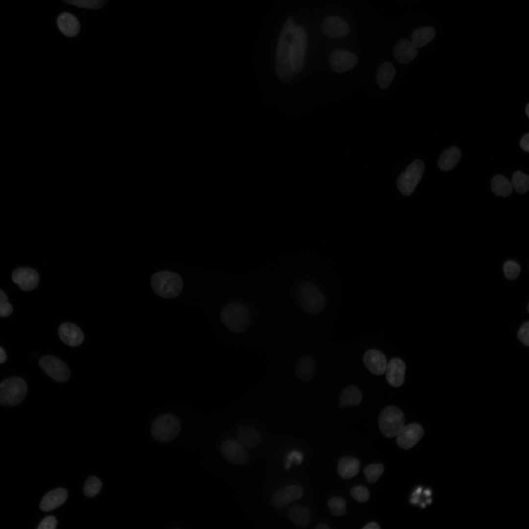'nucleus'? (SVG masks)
Instances as JSON below:
<instances>
[{"label":"nucleus","mask_w":529,"mask_h":529,"mask_svg":"<svg viewBox=\"0 0 529 529\" xmlns=\"http://www.w3.org/2000/svg\"><path fill=\"white\" fill-rule=\"evenodd\" d=\"M295 26L293 18L289 16L283 26L277 44L275 56L276 71L279 79L284 83L290 82L294 73L290 48Z\"/></svg>","instance_id":"1"},{"label":"nucleus","mask_w":529,"mask_h":529,"mask_svg":"<svg viewBox=\"0 0 529 529\" xmlns=\"http://www.w3.org/2000/svg\"><path fill=\"white\" fill-rule=\"evenodd\" d=\"M295 298L299 307L304 312L314 314L320 313L326 305V298L313 283L305 281L297 286Z\"/></svg>","instance_id":"2"},{"label":"nucleus","mask_w":529,"mask_h":529,"mask_svg":"<svg viewBox=\"0 0 529 529\" xmlns=\"http://www.w3.org/2000/svg\"><path fill=\"white\" fill-rule=\"evenodd\" d=\"M151 285L154 292L158 296L173 298L180 294L183 288V280L177 273L162 271L152 275Z\"/></svg>","instance_id":"3"},{"label":"nucleus","mask_w":529,"mask_h":529,"mask_svg":"<svg viewBox=\"0 0 529 529\" xmlns=\"http://www.w3.org/2000/svg\"><path fill=\"white\" fill-rule=\"evenodd\" d=\"M221 319L230 331L236 333L246 331L250 323L248 310L238 302H231L225 307L221 313Z\"/></svg>","instance_id":"4"},{"label":"nucleus","mask_w":529,"mask_h":529,"mask_svg":"<svg viewBox=\"0 0 529 529\" xmlns=\"http://www.w3.org/2000/svg\"><path fill=\"white\" fill-rule=\"evenodd\" d=\"M181 430L179 419L174 415L164 414L158 416L151 427L153 438L161 443H168L174 439Z\"/></svg>","instance_id":"5"},{"label":"nucleus","mask_w":529,"mask_h":529,"mask_svg":"<svg viewBox=\"0 0 529 529\" xmlns=\"http://www.w3.org/2000/svg\"><path fill=\"white\" fill-rule=\"evenodd\" d=\"M26 391V384L22 379H7L0 384V404L8 407L16 406L24 400Z\"/></svg>","instance_id":"6"},{"label":"nucleus","mask_w":529,"mask_h":529,"mask_svg":"<svg viewBox=\"0 0 529 529\" xmlns=\"http://www.w3.org/2000/svg\"><path fill=\"white\" fill-rule=\"evenodd\" d=\"M379 425L382 434L389 438L397 435L404 426L405 417L402 411L394 406H388L381 412Z\"/></svg>","instance_id":"7"},{"label":"nucleus","mask_w":529,"mask_h":529,"mask_svg":"<svg viewBox=\"0 0 529 529\" xmlns=\"http://www.w3.org/2000/svg\"><path fill=\"white\" fill-rule=\"evenodd\" d=\"M307 42V33L301 26H295L292 35L290 44V56L294 73H299L303 69Z\"/></svg>","instance_id":"8"},{"label":"nucleus","mask_w":529,"mask_h":529,"mask_svg":"<svg viewBox=\"0 0 529 529\" xmlns=\"http://www.w3.org/2000/svg\"><path fill=\"white\" fill-rule=\"evenodd\" d=\"M424 170V164L422 161H413L397 180V186L400 191L405 195L411 194L421 180Z\"/></svg>","instance_id":"9"},{"label":"nucleus","mask_w":529,"mask_h":529,"mask_svg":"<svg viewBox=\"0 0 529 529\" xmlns=\"http://www.w3.org/2000/svg\"><path fill=\"white\" fill-rule=\"evenodd\" d=\"M39 365L48 375L58 382H66L70 377V372L66 363L55 357L43 356L39 360Z\"/></svg>","instance_id":"10"},{"label":"nucleus","mask_w":529,"mask_h":529,"mask_svg":"<svg viewBox=\"0 0 529 529\" xmlns=\"http://www.w3.org/2000/svg\"><path fill=\"white\" fill-rule=\"evenodd\" d=\"M424 430L418 424L411 423L404 426L396 435V442L401 448H412L423 437Z\"/></svg>","instance_id":"11"},{"label":"nucleus","mask_w":529,"mask_h":529,"mask_svg":"<svg viewBox=\"0 0 529 529\" xmlns=\"http://www.w3.org/2000/svg\"><path fill=\"white\" fill-rule=\"evenodd\" d=\"M329 62L330 67L334 71L342 72L354 68L358 62V57L348 50L338 49L332 52Z\"/></svg>","instance_id":"12"},{"label":"nucleus","mask_w":529,"mask_h":529,"mask_svg":"<svg viewBox=\"0 0 529 529\" xmlns=\"http://www.w3.org/2000/svg\"><path fill=\"white\" fill-rule=\"evenodd\" d=\"M221 450L225 458L234 465H241L248 460L245 449L241 444L234 440H225L222 444Z\"/></svg>","instance_id":"13"},{"label":"nucleus","mask_w":529,"mask_h":529,"mask_svg":"<svg viewBox=\"0 0 529 529\" xmlns=\"http://www.w3.org/2000/svg\"><path fill=\"white\" fill-rule=\"evenodd\" d=\"M302 487L290 485L277 490L272 497V504L276 508L281 509L289 504L299 499L303 495Z\"/></svg>","instance_id":"14"},{"label":"nucleus","mask_w":529,"mask_h":529,"mask_svg":"<svg viewBox=\"0 0 529 529\" xmlns=\"http://www.w3.org/2000/svg\"><path fill=\"white\" fill-rule=\"evenodd\" d=\"M13 282L24 291L35 289L39 282L38 273L34 269L28 267H19L15 269L12 275Z\"/></svg>","instance_id":"15"},{"label":"nucleus","mask_w":529,"mask_h":529,"mask_svg":"<svg viewBox=\"0 0 529 529\" xmlns=\"http://www.w3.org/2000/svg\"><path fill=\"white\" fill-rule=\"evenodd\" d=\"M321 29L324 34L331 38L346 36L350 31L348 23L343 19L334 16L327 17L323 21Z\"/></svg>","instance_id":"16"},{"label":"nucleus","mask_w":529,"mask_h":529,"mask_svg":"<svg viewBox=\"0 0 529 529\" xmlns=\"http://www.w3.org/2000/svg\"><path fill=\"white\" fill-rule=\"evenodd\" d=\"M58 335L63 342L72 347L79 345L84 339L81 330L75 325L69 322L64 323L60 326Z\"/></svg>","instance_id":"17"},{"label":"nucleus","mask_w":529,"mask_h":529,"mask_svg":"<svg viewBox=\"0 0 529 529\" xmlns=\"http://www.w3.org/2000/svg\"><path fill=\"white\" fill-rule=\"evenodd\" d=\"M363 361L366 368L375 375H382L385 372L387 364L386 358L378 350L367 351L364 355Z\"/></svg>","instance_id":"18"},{"label":"nucleus","mask_w":529,"mask_h":529,"mask_svg":"<svg viewBox=\"0 0 529 529\" xmlns=\"http://www.w3.org/2000/svg\"><path fill=\"white\" fill-rule=\"evenodd\" d=\"M386 380L390 385L398 387L402 385L405 379L406 365L401 359L391 360L386 368Z\"/></svg>","instance_id":"19"},{"label":"nucleus","mask_w":529,"mask_h":529,"mask_svg":"<svg viewBox=\"0 0 529 529\" xmlns=\"http://www.w3.org/2000/svg\"><path fill=\"white\" fill-rule=\"evenodd\" d=\"M394 54L399 63L408 64L417 56V50L411 41L403 39L399 40L396 44L394 48Z\"/></svg>","instance_id":"20"},{"label":"nucleus","mask_w":529,"mask_h":529,"mask_svg":"<svg viewBox=\"0 0 529 529\" xmlns=\"http://www.w3.org/2000/svg\"><path fill=\"white\" fill-rule=\"evenodd\" d=\"M67 498V491L63 488L54 489L48 492L42 499L40 505L44 511L52 510L62 505Z\"/></svg>","instance_id":"21"},{"label":"nucleus","mask_w":529,"mask_h":529,"mask_svg":"<svg viewBox=\"0 0 529 529\" xmlns=\"http://www.w3.org/2000/svg\"><path fill=\"white\" fill-rule=\"evenodd\" d=\"M316 370V362L311 356L302 357L297 362L295 369L296 377L301 381L307 382L314 376Z\"/></svg>","instance_id":"22"},{"label":"nucleus","mask_w":529,"mask_h":529,"mask_svg":"<svg viewBox=\"0 0 529 529\" xmlns=\"http://www.w3.org/2000/svg\"><path fill=\"white\" fill-rule=\"evenodd\" d=\"M57 23L59 30L66 36H74L79 31V22L76 18L71 13H61L57 18Z\"/></svg>","instance_id":"23"},{"label":"nucleus","mask_w":529,"mask_h":529,"mask_svg":"<svg viewBox=\"0 0 529 529\" xmlns=\"http://www.w3.org/2000/svg\"><path fill=\"white\" fill-rule=\"evenodd\" d=\"M237 435L240 442L248 447L257 446L261 439L259 432L248 425L240 426L237 429Z\"/></svg>","instance_id":"24"},{"label":"nucleus","mask_w":529,"mask_h":529,"mask_svg":"<svg viewBox=\"0 0 529 529\" xmlns=\"http://www.w3.org/2000/svg\"><path fill=\"white\" fill-rule=\"evenodd\" d=\"M360 461L352 457L341 458L337 465V472L343 479H349L355 476L360 470Z\"/></svg>","instance_id":"25"},{"label":"nucleus","mask_w":529,"mask_h":529,"mask_svg":"<svg viewBox=\"0 0 529 529\" xmlns=\"http://www.w3.org/2000/svg\"><path fill=\"white\" fill-rule=\"evenodd\" d=\"M460 156V149L456 146H452L441 154L439 159L438 166L443 171L450 170L457 165Z\"/></svg>","instance_id":"26"},{"label":"nucleus","mask_w":529,"mask_h":529,"mask_svg":"<svg viewBox=\"0 0 529 529\" xmlns=\"http://www.w3.org/2000/svg\"><path fill=\"white\" fill-rule=\"evenodd\" d=\"M288 516L294 524L300 528L307 527L310 522V512L303 506H291L288 511Z\"/></svg>","instance_id":"27"},{"label":"nucleus","mask_w":529,"mask_h":529,"mask_svg":"<svg viewBox=\"0 0 529 529\" xmlns=\"http://www.w3.org/2000/svg\"><path fill=\"white\" fill-rule=\"evenodd\" d=\"M395 69L390 62H385L379 68L376 81L382 90H385L392 82L395 75Z\"/></svg>","instance_id":"28"},{"label":"nucleus","mask_w":529,"mask_h":529,"mask_svg":"<svg viewBox=\"0 0 529 529\" xmlns=\"http://www.w3.org/2000/svg\"><path fill=\"white\" fill-rule=\"evenodd\" d=\"M435 36V30L432 27L419 28L413 31L411 42L415 48H420L431 42Z\"/></svg>","instance_id":"29"},{"label":"nucleus","mask_w":529,"mask_h":529,"mask_svg":"<svg viewBox=\"0 0 529 529\" xmlns=\"http://www.w3.org/2000/svg\"><path fill=\"white\" fill-rule=\"evenodd\" d=\"M362 394L356 386H349L345 388L340 395L339 405L341 408L348 406H356L360 403Z\"/></svg>","instance_id":"30"},{"label":"nucleus","mask_w":529,"mask_h":529,"mask_svg":"<svg viewBox=\"0 0 529 529\" xmlns=\"http://www.w3.org/2000/svg\"><path fill=\"white\" fill-rule=\"evenodd\" d=\"M491 188L493 192L497 196L507 197L512 192V184L505 176L498 174L493 177L491 180Z\"/></svg>","instance_id":"31"},{"label":"nucleus","mask_w":529,"mask_h":529,"mask_svg":"<svg viewBox=\"0 0 529 529\" xmlns=\"http://www.w3.org/2000/svg\"><path fill=\"white\" fill-rule=\"evenodd\" d=\"M512 185L520 194L527 192L529 189V177L520 171L514 172L512 178Z\"/></svg>","instance_id":"32"},{"label":"nucleus","mask_w":529,"mask_h":529,"mask_svg":"<svg viewBox=\"0 0 529 529\" xmlns=\"http://www.w3.org/2000/svg\"><path fill=\"white\" fill-rule=\"evenodd\" d=\"M383 465L380 463L370 464L363 469L367 482L373 484L376 482L384 472Z\"/></svg>","instance_id":"33"},{"label":"nucleus","mask_w":529,"mask_h":529,"mask_svg":"<svg viewBox=\"0 0 529 529\" xmlns=\"http://www.w3.org/2000/svg\"><path fill=\"white\" fill-rule=\"evenodd\" d=\"M64 2L81 8L97 9L102 7L107 0H62Z\"/></svg>","instance_id":"34"},{"label":"nucleus","mask_w":529,"mask_h":529,"mask_svg":"<svg viewBox=\"0 0 529 529\" xmlns=\"http://www.w3.org/2000/svg\"><path fill=\"white\" fill-rule=\"evenodd\" d=\"M328 505L331 514L334 516H339L346 512V503L341 497L332 498L328 501Z\"/></svg>","instance_id":"35"},{"label":"nucleus","mask_w":529,"mask_h":529,"mask_svg":"<svg viewBox=\"0 0 529 529\" xmlns=\"http://www.w3.org/2000/svg\"><path fill=\"white\" fill-rule=\"evenodd\" d=\"M101 488V483L100 480L95 477H91L85 482L84 492L86 496L92 497L98 494Z\"/></svg>","instance_id":"36"},{"label":"nucleus","mask_w":529,"mask_h":529,"mask_svg":"<svg viewBox=\"0 0 529 529\" xmlns=\"http://www.w3.org/2000/svg\"><path fill=\"white\" fill-rule=\"evenodd\" d=\"M351 496L357 502L364 503L369 499V492L368 489L363 485H358L353 487L350 491Z\"/></svg>","instance_id":"37"},{"label":"nucleus","mask_w":529,"mask_h":529,"mask_svg":"<svg viewBox=\"0 0 529 529\" xmlns=\"http://www.w3.org/2000/svg\"><path fill=\"white\" fill-rule=\"evenodd\" d=\"M505 276L509 279H514L519 275L521 268L519 264L513 261L506 262L503 266Z\"/></svg>","instance_id":"38"},{"label":"nucleus","mask_w":529,"mask_h":529,"mask_svg":"<svg viewBox=\"0 0 529 529\" xmlns=\"http://www.w3.org/2000/svg\"><path fill=\"white\" fill-rule=\"evenodd\" d=\"M12 307L8 302L6 294L0 289V316L9 315L12 312Z\"/></svg>","instance_id":"39"},{"label":"nucleus","mask_w":529,"mask_h":529,"mask_svg":"<svg viewBox=\"0 0 529 529\" xmlns=\"http://www.w3.org/2000/svg\"><path fill=\"white\" fill-rule=\"evenodd\" d=\"M303 460L302 453L297 450L290 452L287 457V462L285 465V468L289 469L292 464L299 465Z\"/></svg>","instance_id":"40"},{"label":"nucleus","mask_w":529,"mask_h":529,"mask_svg":"<svg viewBox=\"0 0 529 529\" xmlns=\"http://www.w3.org/2000/svg\"><path fill=\"white\" fill-rule=\"evenodd\" d=\"M518 337L520 340L525 345L528 346L529 344V323H525L520 328Z\"/></svg>","instance_id":"41"},{"label":"nucleus","mask_w":529,"mask_h":529,"mask_svg":"<svg viewBox=\"0 0 529 529\" xmlns=\"http://www.w3.org/2000/svg\"><path fill=\"white\" fill-rule=\"evenodd\" d=\"M57 525L56 519L51 516L46 517L40 524L38 529H54Z\"/></svg>","instance_id":"42"},{"label":"nucleus","mask_w":529,"mask_h":529,"mask_svg":"<svg viewBox=\"0 0 529 529\" xmlns=\"http://www.w3.org/2000/svg\"><path fill=\"white\" fill-rule=\"evenodd\" d=\"M520 145L521 148L527 152L529 151V134H525L522 138Z\"/></svg>","instance_id":"43"},{"label":"nucleus","mask_w":529,"mask_h":529,"mask_svg":"<svg viewBox=\"0 0 529 529\" xmlns=\"http://www.w3.org/2000/svg\"><path fill=\"white\" fill-rule=\"evenodd\" d=\"M362 529H380V527L379 526V525L377 523L372 522H370V523L367 524Z\"/></svg>","instance_id":"44"},{"label":"nucleus","mask_w":529,"mask_h":529,"mask_svg":"<svg viewBox=\"0 0 529 529\" xmlns=\"http://www.w3.org/2000/svg\"><path fill=\"white\" fill-rule=\"evenodd\" d=\"M6 360V356L4 350L0 347V364L2 363L5 361Z\"/></svg>","instance_id":"45"},{"label":"nucleus","mask_w":529,"mask_h":529,"mask_svg":"<svg viewBox=\"0 0 529 529\" xmlns=\"http://www.w3.org/2000/svg\"><path fill=\"white\" fill-rule=\"evenodd\" d=\"M316 529H330L327 525L324 523L318 524L315 528Z\"/></svg>","instance_id":"46"},{"label":"nucleus","mask_w":529,"mask_h":529,"mask_svg":"<svg viewBox=\"0 0 529 529\" xmlns=\"http://www.w3.org/2000/svg\"><path fill=\"white\" fill-rule=\"evenodd\" d=\"M525 112L528 117H529V104H528L525 108Z\"/></svg>","instance_id":"47"},{"label":"nucleus","mask_w":529,"mask_h":529,"mask_svg":"<svg viewBox=\"0 0 529 529\" xmlns=\"http://www.w3.org/2000/svg\"><path fill=\"white\" fill-rule=\"evenodd\" d=\"M424 494L426 496H429L431 495V491L429 490H426L424 491Z\"/></svg>","instance_id":"48"}]
</instances>
